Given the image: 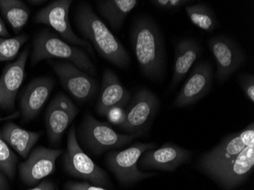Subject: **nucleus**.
Listing matches in <instances>:
<instances>
[{
	"label": "nucleus",
	"instance_id": "1",
	"mask_svg": "<svg viewBox=\"0 0 254 190\" xmlns=\"http://www.w3.org/2000/svg\"><path fill=\"white\" fill-rule=\"evenodd\" d=\"M130 35L142 73L150 79H161L166 69V52L163 35L156 21L148 15L137 17L132 23Z\"/></svg>",
	"mask_w": 254,
	"mask_h": 190
},
{
	"label": "nucleus",
	"instance_id": "2",
	"mask_svg": "<svg viewBox=\"0 0 254 190\" xmlns=\"http://www.w3.org/2000/svg\"><path fill=\"white\" fill-rule=\"evenodd\" d=\"M74 20L84 40L90 43L100 57L121 69L129 66L130 57L125 47L88 2H78L74 11Z\"/></svg>",
	"mask_w": 254,
	"mask_h": 190
},
{
	"label": "nucleus",
	"instance_id": "3",
	"mask_svg": "<svg viewBox=\"0 0 254 190\" xmlns=\"http://www.w3.org/2000/svg\"><path fill=\"white\" fill-rule=\"evenodd\" d=\"M31 63L36 65L44 60L61 59L72 63L79 69L91 76L97 75V69L86 51L68 44L55 32L48 28L38 31L33 39Z\"/></svg>",
	"mask_w": 254,
	"mask_h": 190
},
{
	"label": "nucleus",
	"instance_id": "4",
	"mask_svg": "<svg viewBox=\"0 0 254 190\" xmlns=\"http://www.w3.org/2000/svg\"><path fill=\"white\" fill-rule=\"evenodd\" d=\"M143 133L122 135L118 133L108 123L98 121L89 113L84 117L79 128L80 143L94 155L100 156L110 150L118 149L129 145Z\"/></svg>",
	"mask_w": 254,
	"mask_h": 190
},
{
	"label": "nucleus",
	"instance_id": "5",
	"mask_svg": "<svg viewBox=\"0 0 254 190\" xmlns=\"http://www.w3.org/2000/svg\"><path fill=\"white\" fill-rule=\"evenodd\" d=\"M64 169L72 177L99 187L111 185L109 177L102 168L84 152L76 137L75 126L68 131L66 150L64 154Z\"/></svg>",
	"mask_w": 254,
	"mask_h": 190
},
{
	"label": "nucleus",
	"instance_id": "6",
	"mask_svg": "<svg viewBox=\"0 0 254 190\" xmlns=\"http://www.w3.org/2000/svg\"><path fill=\"white\" fill-rule=\"evenodd\" d=\"M156 148L153 142H135L129 148L108 153L106 164L118 181L129 185L153 177V173L143 172L138 168V161L145 151Z\"/></svg>",
	"mask_w": 254,
	"mask_h": 190
},
{
	"label": "nucleus",
	"instance_id": "7",
	"mask_svg": "<svg viewBox=\"0 0 254 190\" xmlns=\"http://www.w3.org/2000/svg\"><path fill=\"white\" fill-rule=\"evenodd\" d=\"M251 144H254L253 122L240 132L225 137L220 143L202 154L199 161V167L204 172L210 175L223 168Z\"/></svg>",
	"mask_w": 254,
	"mask_h": 190
},
{
	"label": "nucleus",
	"instance_id": "8",
	"mask_svg": "<svg viewBox=\"0 0 254 190\" xmlns=\"http://www.w3.org/2000/svg\"><path fill=\"white\" fill-rule=\"evenodd\" d=\"M72 2L73 1L72 0L53 1L35 14L34 23L51 27L63 40L68 44L83 47L85 51L94 55L93 47L90 43L79 38L72 31L68 18Z\"/></svg>",
	"mask_w": 254,
	"mask_h": 190
},
{
	"label": "nucleus",
	"instance_id": "9",
	"mask_svg": "<svg viewBox=\"0 0 254 190\" xmlns=\"http://www.w3.org/2000/svg\"><path fill=\"white\" fill-rule=\"evenodd\" d=\"M62 86L80 102L92 99L98 91V81L79 69L72 63L65 61L48 60Z\"/></svg>",
	"mask_w": 254,
	"mask_h": 190
},
{
	"label": "nucleus",
	"instance_id": "10",
	"mask_svg": "<svg viewBox=\"0 0 254 190\" xmlns=\"http://www.w3.org/2000/svg\"><path fill=\"white\" fill-rule=\"evenodd\" d=\"M160 101L155 93L148 88L139 90L131 101L125 112L124 122L119 128L124 132L131 134L144 133L147 126L153 120L159 108Z\"/></svg>",
	"mask_w": 254,
	"mask_h": 190
},
{
	"label": "nucleus",
	"instance_id": "11",
	"mask_svg": "<svg viewBox=\"0 0 254 190\" xmlns=\"http://www.w3.org/2000/svg\"><path fill=\"white\" fill-rule=\"evenodd\" d=\"M208 44L216 63L217 80L223 84L245 63L246 55L234 40L225 35L210 38Z\"/></svg>",
	"mask_w": 254,
	"mask_h": 190
},
{
	"label": "nucleus",
	"instance_id": "12",
	"mask_svg": "<svg viewBox=\"0 0 254 190\" xmlns=\"http://www.w3.org/2000/svg\"><path fill=\"white\" fill-rule=\"evenodd\" d=\"M78 114V108L66 94L58 93L54 97L45 116L46 128L51 145H60L64 132Z\"/></svg>",
	"mask_w": 254,
	"mask_h": 190
},
{
	"label": "nucleus",
	"instance_id": "13",
	"mask_svg": "<svg viewBox=\"0 0 254 190\" xmlns=\"http://www.w3.org/2000/svg\"><path fill=\"white\" fill-rule=\"evenodd\" d=\"M64 151L38 146L30 152L25 161L19 164L21 181L27 185H34L51 175L56 168V161Z\"/></svg>",
	"mask_w": 254,
	"mask_h": 190
},
{
	"label": "nucleus",
	"instance_id": "14",
	"mask_svg": "<svg viewBox=\"0 0 254 190\" xmlns=\"http://www.w3.org/2000/svg\"><path fill=\"white\" fill-rule=\"evenodd\" d=\"M192 152L186 148L168 142L161 147L148 150L138 161L139 169L174 171L191 159Z\"/></svg>",
	"mask_w": 254,
	"mask_h": 190
},
{
	"label": "nucleus",
	"instance_id": "15",
	"mask_svg": "<svg viewBox=\"0 0 254 190\" xmlns=\"http://www.w3.org/2000/svg\"><path fill=\"white\" fill-rule=\"evenodd\" d=\"M213 68L207 61L198 63L174 101L175 108H185L198 102L210 91Z\"/></svg>",
	"mask_w": 254,
	"mask_h": 190
},
{
	"label": "nucleus",
	"instance_id": "16",
	"mask_svg": "<svg viewBox=\"0 0 254 190\" xmlns=\"http://www.w3.org/2000/svg\"><path fill=\"white\" fill-rule=\"evenodd\" d=\"M29 54V47H26L14 62L4 68L0 77V109H15L17 94L25 78Z\"/></svg>",
	"mask_w": 254,
	"mask_h": 190
},
{
	"label": "nucleus",
	"instance_id": "17",
	"mask_svg": "<svg viewBox=\"0 0 254 190\" xmlns=\"http://www.w3.org/2000/svg\"><path fill=\"white\" fill-rule=\"evenodd\" d=\"M254 144H251L232 161L210 176L225 190H232L243 184L254 171Z\"/></svg>",
	"mask_w": 254,
	"mask_h": 190
},
{
	"label": "nucleus",
	"instance_id": "18",
	"mask_svg": "<svg viewBox=\"0 0 254 190\" xmlns=\"http://www.w3.org/2000/svg\"><path fill=\"white\" fill-rule=\"evenodd\" d=\"M55 81L51 77L41 76L27 85L20 101L22 121L34 120L41 112L54 89Z\"/></svg>",
	"mask_w": 254,
	"mask_h": 190
},
{
	"label": "nucleus",
	"instance_id": "19",
	"mask_svg": "<svg viewBox=\"0 0 254 190\" xmlns=\"http://www.w3.org/2000/svg\"><path fill=\"white\" fill-rule=\"evenodd\" d=\"M130 98L129 92L120 81L112 70L106 68L103 73L101 93L97 102L96 112L101 116H107L114 108H122Z\"/></svg>",
	"mask_w": 254,
	"mask_h": 190
},
{
	"label": "nucleus",
	"instance_id": "20",
	"mask_svg": "<svg viewBox=\"0 0 254 190\" xmlns=\"http://www.w3.org/2000/svg\"><path fill=\"white\" fill-rule=\"evenodd\" d=\"M202 52L200 44L192 38H184L175 46V67L170 88L174 89L188 75Z\"/></svg>",
	"mask_w": 254,
	"mask_h": 190
},
{
	"label": "nucleus",
	"instance_id": "21",
	"mask_svg": "<svg viewBox=\"0 0 254 190\" xmlns=\"http://www.w3.org/2000/svg\"><path fill=\"white\" fill-rule=\"evenodd\" d=\"M1 132L10 148L25 159L28 158L33 147L36 145L41 135L40 132L21 128L12 122L5 123Z\"/></svg>",
	"mask_w": 254,
	"mask_h": 190
},
{
	"label": "nucleus",
	"instance_id": "22",
	"mask_svg": "<svg viewBox=\"0 0 254 190\" xmlns=\"http://www.w3.org/2000/svg\"><path fill=\"white\" fill-rule=\"evenodd\" d=\"M136 0H98L97 10L114 31L122 28L127 17L138 4Z\"/></svg>",
	"mask_w": 254,
	"mask_h": 190
},
{
	"label": "nucleus",
	"instance_id": "23",
	"mask_svg": "<svg viewBox=\"0 0 254 190\" xmlns=\"http://www.w3.org/2000/svg\"><path fill=\"white\" fill-rule=\"evenodd\" d=\"M0 11L15 34L21 32L29 19V8L21 0H0Z\"/></svg>",
	"mask_w": 254,
	"mask_h": 190
},
{
	"label": "nucleus",
	"instance_id": "24",
	"mask_svg": "<svg viewBox=\"0 0 254 190\" xmlns=\"http://www.w3.org/2000/svg\"><path fill=\"white\" fill-rule=\"evenodd\" d=\"M187 15L195 26L206 32H212L218 25L216 16L208 4L198 2L185 7Z\"/></svg>",
	"mask_w": 254,
	"mask_h": 190
},
{
	"label": "nucleus",
	"instance_id": "25",
	"mask_svg": "<svg viewBox=\"0 0 254 190\" xmlns=\"http://www.w3.org/2000/svg\"><path fill=\"white\" fill-rule=\"evenodd\" d=\"M18 161V157L4 140L0 129V172L8 179H14Z\"/></svg>",
	"mask_w": 254,
	"mask_h": 190
},
{
	"label": "nucleus",
	"instance_id": "26",
	"mask_svg": "<svg viewBox=\"0 0 254 190\" xmlns=\"http://www.w3.org/2000/svg\"><path fill=\"white\" fill-rule=\"evenodd\" d=\"M28 39L29 37L26 34H19L14 38H0V62L13 61Z\"/></svg>",
	"mask_w": 254,
	"mask_h": 190
},
{
	"label": "nucleus",
	"instance_id": "27",
	"mask_svg": "<svg viewBox=\"0 0 254 190\" xmlns=\"http://www.w3.org/2000/svg\"><path fill=\"white\" fill-rule=\"evenodd\" d=\"M238 83L247 98L254 102V76L251 74H245L238 77Z\"/></svg>",
	"mask_w": 254,
	"mask_h": 190
},
{
	"label": "nucleus",
	"instance_id": "28",
	"mask_svg": "<svg viewBox=\"0 0 254 190\" xmlns=\"http://www.w3.org/2000/svg\"><path fill=\"white\" fill-rule=\"evenodd\" d=\"M188 0H153L151 3L162 10H177L190 3Z\"/></svg>",
	"mask_w": 254,
	"mask_h": 190
},
{
	"label": "nucleus",
	"instance_id": "29",
	"mask_svg": "<svg viewBox=\"0 0 254 190\" xmlns=\"http://www.w3.org/2000/svg\"><path fill=\"white\" fill-rule=\"evenodd\" d=\"M65 190H108L105 187L94 185L86 182H73L69 181L65 185Z\"/></svg>",
	"mask_w": 254,
	"mask_h": 190
},
{
	"label": "nucleus",
	"instance_id": "30",
	"mask_svg": "<svg viewBox=\"0 0 254 190\" xmlns=\"http://www.w3.org/2000/svg\"><path fill=\"white\" fill-rule=\"evenodd\" d=\"M107 116L109 117V120L111 122L120 125L124 122V119H125V112L123 111L121 108H114L108 113Z\"/></svg>",
	"mask_w": 254,
	"mask_h": 190
},
{
	"label": "nucleus",
	"instance_id": "31",
	"mask_svg": "<svg viewBox=\"0 0 254 190\" xmlns=\"http://www.w3.org/2000/svg\"><path fill=\"white\" fill-rule=\"evenodd\" d=\"M56 188L57 187L54 183L49 181H44L38 184L37 187L28 190H56Z\"/></svg>",
	"mask_w": 254,
	"mask_h": 190
},
{
	"label": "nucleus",
	"instance_id": "32",
	"mask_svg": "<svg viewBox=\"0 0 254 190\" xmlns=\"http://www.w3.org/2000/svg\"><path fill=\"white\" fill-rule=\"evenodd\" d=\"M10 34L7 30L5 23L0 17V38H9Z\"/></svg>",
	"mask_w": 254,
	"mask_h": 190
},
{
	"label": "nucleus",
	"instance_id": "33",
	"mask_svg": "<svg viewBox=\"0 0 254 190\" xmlns=\"http://www.w3.org/2000/svg\"><path fill=\"white\" fill-rule=\"evenodd\" d=\"M8 189H9V185H8L6 177L0 172V190H8Z\"/></svg>",
	"mask_w": 254,
	"mask_h": 190
},
{
	"label": "nucleus",
	"instance_id": "34",
	"mask_svg": "<svg viewBox=\"0 0 254 190\" xmlns=\"http://www.w3.org/2000/svg\"><path fill=\"white\" fill-rule=\"evenodd\" d=\"M20 114H21V113L16 111V112L13 113V114L6 116V117H0V123L3 122V121H10V120H12V119L18 118Z\"/></svg>",
	"mask_w": 254,
	"mask_h": 190
},
{
	"label": "nucleus",
	"instance_id": "35",
	"mask_svg": "<svg viewBox=\"0 0 254 190\" xmlns=\"http://www.w3.org/2000/svg\"><path fill=\"white\" fill-rule=\"evenodd\" d=\"M46 2L47 1H44V0H30V1H28L30 4L34 5H41V4L44 3Z\"/></svg>",
	"mask_w": 254,
	"mask_h": 190
}]
</instances>
